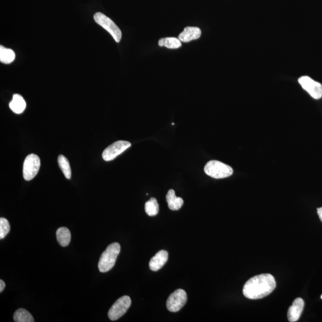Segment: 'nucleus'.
I'll return each instance as SVG.
<instances>
[{
    "instance_id": "nucleus-1",
    "label": "nucleus",
    "mask_w": 322,
    "mask_h": 322,
    "mask_svg": "<svg viewBox=\"0 0 322 322\" xmlns=\"http://www.w3.org/2000/svg\"><path fill=\"white\" fill-rule=\"evenodd\" d=\"M276 286V281L271 274H259L247 281L243 286V293L249 299H261L270 295Z\"/></svg>"
},
{
    "instance_id": "nucleus-2",
    "label": "nucleus",
    "mask_w": 322,
    "mask_h": 322,
    "mask_svg": "<svg viewBox=\"0 0 322 322\" xmlns=\"http://www.w3.org/2000/svg\"><path fill=\"white\" fill-rule=\"evenodd\" d=\"M120 251L121 246L118 243H112L109 245L100 258L98 264L99 271L105 273L111 270L115 265Z\"/></svg>"
},
{
    "instance_id": "nucleus-3",
    "label": "nucleus",
    "mask_w": 322,
    "mask_h": 322,
    "mask_svg": "<svg viewBox=\"0 0 322 322\" xmlns=\"http://www.w3.org/2000/svg\"><path fill=\"white\" fill-rule=\"evenodd\" d=\"M206 174L214 179H224L232 176L233 170L229 165L220 161L212 160L209 161L204 167Z\"/></svg>"
},
{
    "instance_id": "nucleus-4",
    "label": "nucleus",
    "mask_w": 322,
    "mask_h": 322,
    "mask_svg": "<svg viewBox=\"0 0 322 322\" xmlns=\"http://www.w3.org/2000/svg\"><path fill=\"white\" fill-rule=\"evenodd\" d=\"M94 19H95V21L97 24H98L99 26L102 27L107 31L108 32L111 34V35L113 37L115 42L117 43L120 42L122 38L121 31L120 28L118 27L117 25L115 24L110 18L106 17L104 14L101 13V12H98V13H96L95 16H94Z\"/></svg>"
},
{
    "instance_id": "nucleus-5",
    "label": "nucleus",
    "mask_w": 322,
    "mask_h": 322,
    "mask_svg": "<svg viewBox=\"0 0 322 322\" xmlns=\"http://www.w3.org/2000/svg\"><path fill=\"white\" fill-rule=\"evenodd\" d=\"M41 165L40 159L38 155L30 154L25 159L23 166L24 179L30 181L34 179L39 173Z\"/></svg>"
},
{
    "instance_id": "nucleus-6",
    "label": "nucleus",
    "mask_w": 322,
    "mask_h": 322,
    "mask_svg": "<svg viewBox=\"0 0 322 322\" xmlns=\"http://www.w3.org/2000/svg\"><path fill=\"white\" fill-rule=\"evenodd\" d=\"M131 304L129 296L125 295L117 300L108 312L109 318L112 321L119 319L126 313Z\"/></svg>"
},
{
    "instance_id": "nucleus-7",
    "label": "nucleus",
    "mask_w": 322,
    "mask_h": 322,
    "mask_svg": "<svg viewBox=\"0 0 322 322\" xmlns=\"http://www.w3.org/2000/svg\"><path fill=\"white\" fill-rule=\"evenodd\" d=\"M187 300L186 292L183 289H177L169 296L167 301V307L170 311H179L186 304Z\"/></svg>"
},
{
    "instance_id": "nucleus-8",
    "label": "nucleus",
    "mask_w": 322,
    "mask_h": 322,
    "mask_svg": "<svg viewBox=\"0 0 322 322\" xmlns=\"http://www.w3.org/2000/svg\"><path fill=\"white\" fill-rule=\"evenodd\" d=\"M131 146V144L129 142L123 141V140L115 142L104 150L103 152L102 158L105 161L114 160L118 155L129 149Z\"/></svg>"
},
{
    "instance_id": "nucleus-9",
    "label": "nucleus",
    "mask_w": 322,
    "mask_h": 322,
    "mask_svg": "<svg viewBox=\"0 0 322 322\" xmlns=\"http://www.w3.org/2000/svg\"><path fill=\"white\" fill-rule=\"evenodd\" d=\"M298 82L302 89L307 92L314 99H320L322 97V85L307 76L299 78Z\"/></svg>"
},
{
    "instance_id": "nucleus-10",
    "label": "nucleus",
    "mask_w": 322,
    "mask_h": 322,
    "mask_svg": "<svg viewBox=\"0 0 322 322\" xmlns=\"http://www.w3.org/2000/svg\"><path fill=\"white\" fill-rule=\"evenodd\" d=\"M304 307V301L301 298H297L293 301L287 311V318L290 322L298 321Z\"/></svg>"
},
{
    "instance_id": "nucleus-11",
    "label": "nucleus",
    "mask_w": 322,
    "mask_h": 322,
    "mask_svg": "<svg viewBox=\"0 0 322 322\" xmlns=\"http://www.w3.org/2000/svg\"><path fill=\"white\" fill-rule=\"evenodd\" d=\"M168 258V252L165 250H161L156 253L154 257H153L149 262L150 269L154 271L160 270L166 264Z\"/></svg>"
},
{
    "instance_id": "nucleus-12",
    "label": "nucleus",
    "mask_w": 322,
    "mask_h": 322,
    "mask_svg": "<svg viewBox=\"0 0 322 322\" xmlns=\"http://www.w3.org/2000/svg\"><path fill=\"white\" fill-rule=\"evenodd\" d=\"M201 36V31L197 27H186L179 36L180 42L188 43L192 40L199 39Z\"/></svg>"
},
{
    "instance_id": "nucleus-13",
    "label": "nucleus",
    "mask_w": 322,
    "mask_h": 322,
    "mask_svg": "<svg viewBox=\"0 0 322 322\" xmlns=\"http://www.w3.org/2000/svg\"><path fill=\"white\" fill-rule=\"evenodd\" d=\"M166 200L169 208L173 211L179 210L184 204L183 199L176 196V193L173 189L169 190L167 194Z\"/></svg>"
},
{
    "instance_id": "nucleus-14",
    "label": "nucleus",
    "mask_w": 322,
    "mask_h": 322,
    "mask_svg": "<svg viewBox=\"0 0 322 322\" xmlns=\"http://www.w3.org/2000/svg\"><path fill=\"white\" fill-rule=\"evenodd\" d=\"M27 106L26 102L23 97L18 94L14 95L13 99L9 104V107L15 114L23 113Z\"/></svg>"
},
{
    "instance_id": "nucleus-15",
    "label": "nucleus",
    "mask_w": 322,
    "mask_h": 322,
    "mask_svg": "<svg viewBox=\"0 0 322 322\" xmlns=\"http://www.w3.org/2000/svg\"><path fill=\"white\" fill-rule=\"evenodd\" d=\"M56 237L59 245L62 246H67L71 242V232L67 227L59 228L56 232Z\"/></svg>"
},
{
    "instance_id": "nucleus-16",
    "label": "nucleus",
    "mask_w": 322,
    "mask_h": 322,
    "mask_svg": "<svg viewBox=\"0 0 322 322\" xmlns=\"http://www.w3.org/2000/svg\"><path fill=\"white\" fill-rule=\"evenodd\" d=\"M16 322H33L34 318L33 315L26 309L20 308L16 311L14 315Z\"/></svg>"
},
{
    "instance_id": "nucleus-17",
    "label": "nucleus",
    "mask_w": 322,
    "mask_h": 322,
    "mask_svg": "<svg viewBox=\"0 0 322 322\" xmlns=\"http://www.w3.org/2000/svg\"><path fill=\"white\" fill-rule=\"evenodd\" d=\"M15 59V53L12 50L0 46V61L5 64H11Z\"/></svg>"
},
{
    "instance_id": "nucleus-18",
    "label": "nucleus",
    "mask_w": 322,
    "mask_h": 322,
    "mask_svg": "<svg viewBox=\"0 0 322 322\" xmlns=\"http://www.w3.org/2000/svg\"><path fill=\"white\" fill-rule=\"evenodd\" d=\"M58 164L64 176L67 179H71V169L70 162L64 155H59L58 157Z\"/></svg>"
},
{
    "instance_id": "nucleus-19",
    "label": "nucleus",
    "mask_w": 322,
    "mask_h": 322,
    "mask_svg": "<svg viewBox=\"0 0 322 322\" xmlns=\"http://www.w3.org/2000/svg\"><path fill=\"white\" fill-rule=\"evenodd\" d=\"M159 204L155 198H152L145 204V211L149 216H155L158 214Z\"/></svg>"
},
{
    "instance_id": "nucleus-20",
    "label": "nucleus",
    "mask_w": 322,
    "mask_h": 322,
    "mask_svg": "<svg viewBox=\"0 0 322 322\" xmlns=\"http://www.w3.org/2000/svg\"><path fill=\"white\" fill-rule=\"evenodd\" d=\"M158 45L160 47L164 46L168 49H176L181 46L179 39L176 38H165L159 41Z\"/></svg>"
},
{
    "instance_id": "nucleus-21",
    "label": "nucleus",
    "mask_w": 322,
    "mask_h": 322,
    "mask_svg": "<svg viewBox=\"0 0 322 322\" xmlns=\"http://www.w3.org/2000/svg\"><path fill=\"white\" fill-rule=\"evenodd\" d=\"M11 226L9 221L5 218H0V239H4L10 232Z\"/></svg>"
},
{
    "instance_id": "nucleus-22",
    "label": "nucleus",
    "mask_w": 322,
    "mask_h": 322,
    "mask_svg": "<svg viewBox=\"0 0 322 322\" xmlns=\"http://www.w3.org/2000/svg\"><path fill=\"white\" fill-rule=\"evenodd\" d=\"M6 286V284L3 280H0V292H2Z\"/></svg>"
},
{
    "instance_id": "nucleus-23",
    "label": "nucleus",
    "mask_w": 322,
    "mask_h": 322,
    "mask_svg": "<svg viewBox=\"0 0 322 322\" xmlns=\"http://www.w3.org/2000/svg\"><path fill=\"white\" fill-rule=\"evenodd\" d=\"M317 214L319 217L320 221L322 222V207L317 208Z\"/></svg>"
},
{
    "instance_id": "nucleus-24",
    "label": "nucleus",
    "mask_w": 322,
    "mask_h": 322,
    "mask_svg": "<svg viewBox=\"0 0 322 322\" xmlns=\"http://www.w3.org/2000/svg\"><path fill=\"white\" fill-rule=\"evenodd\" d=\"M320 298H321V299H322V295H321Z\"/></svg>"
}]
</instances>
